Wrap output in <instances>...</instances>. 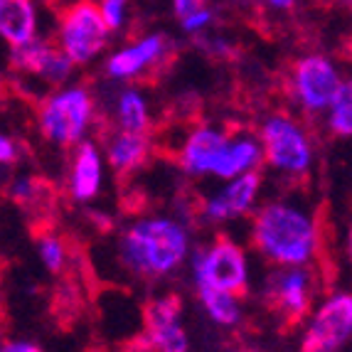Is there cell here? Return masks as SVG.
Listing matches in <instances>:
<instances>
[{
    "label": "cell",
    "mask_w": 352,
    "mask_h": 352,
    "mask_svg": "<svg viewBox=\"0 0 352 352\" xmlns=\"http://www.w3.org/2000/svg\"><path fill=\"white\" fill-rule=\"evenodd\" d=\"M192 236L185 222L170 214H148L118 234L113 258L135 281H163L175 276L188 261Z\"/></svg>",
    "instance_id": "6da1fadb"
},
{
    "label": "cell",
    "mask_w": 352,
    "mask_h": 352,
    "mask_svg": "<svg viewBox=\"0 0 352 352\" xmlns=\"http://www.w3.org/2000/svg\"><path fill=\"white\" fill-rule=\"evenodd\" d=\"M249 239L254 252L271 266H313L323 247L316 214L300 202L281 197L256 205Z\"/></svg>",
    "instance_id": "7a4b0ae2"
},
{
    "label": "cell",
    "mask_w": 352,
    "mask_h": 352,
    "mask_svg": "<svg viewBox=\"0 0 352 352\" xmlns=\"http://www.w3.org/2000/svg\"><path fill=\"white\" fill-rule=\"evenodd\" d=\"M96 124V99L87 87H62L37 104V131L42 141L69 151L87 141Z\"/></svg>",
    "instance_id": "3957f363"
},
{
    "label": "cell",
    "mask_w": 352,
    "mask_h": 352,
    "mask_svg": "<svg viewBox=\"0 0 352 352\" xmlns=\"http://www.w3.org/2000/svg\"><path fill=\"white\" fill-rule=\"evenodd\" d=\"M258 143L264 163L278 175L300 180L313 170L316 143L308 129L291 113H269L258 129Z\"/></svg>",
    "instance_id": "277c9868"
},
{
    "label": "cell",
    "mask_w": 352,
    "mask_h": 352,
    "mask_svg": "<svg viewBox=\"0 0 352 352\" xmlns=\"http://www.w3.org/2000/svg\"><path fill=\"white\" fill-rule=\"evenodd\" d=\"M188 258L195 286H210L234 296L249 291V256L232 236L217 234L202 247L190 249Z\"/></svg>",
    "instance_id": "5b68a950"
},
{
    "label": "cell",
    "mask_w": 352,
    "mask_h": 352,
    "mask_svg": "<svg viewBox=\"0 0 352 352\" xmlns=\"http://www.w3.org/2000/svg\"><path fill=\"white\" fill-rule=\"evenodd\" d=\"M106 45H109V28L94 0H76L59 12L57 47L74 67L89 65L104 52Z\"/></svg>",
    "instance_id": "8992f818"
},
{
    "label": "cell",
    "mask_w": 352,
    "mask_h": 352,
    "mask_svg": "<svg viewBox=\"0 0 352 352\" xmlns=\"http://www.w3.org/2000/svg\"><path fill=\"white\" fill-rule=\"evenodd\" d=\"M318 278L311 266H274L264 281V303L288 325L300 323L313 311Z\"/></svg>",
    "instance_id": "52a82bcc"
},
{
    "label": "cell",
    "mask_w": 352,
    "mask_h": 352,
    "mask_svg": "<svg viewBox=\"0 0 352 352\" xmlns=\"http://www.w3.org/2000/svg\"><path fill=\"white\" fill-rule=\"evenodd\" d=\"M342 87V76L325 54H303L288 69V94L305 113H323Z\"/></svg>",
    "instance_id": "ba28073f"
},
{
    "label": "cell",
    "mask_w": 352,
    "mask_h": 352,
    "mask_svg": "<svg viewBox=\"0 0 352 352\" xmlns=\"http://www.w3.org/2000/svg\"><path fill=\"white\" fill-rule=\"evenodd\" d=\"M352 335L350 294H333L313 311L303 330L300 352H340Z\"/></svg>",
    "instance_id": "9c48e42d"
},
{
    "label": "cell",
    "mask_w": 352,
    "mask_h": 352,
    "mask_svg": "<svg viewBox=\"0 0 352 352\" xmlns=\"http://www.w3.org/2000/svg\"><path fill=\"white\" fill-rule=\"evenodd\" d=\"M182 300L175 294L153 296L143 303V350L188 352V330L182 325Z\"/></svg>",
    "instance_id": "30bf717a"
},
{
    "label": "cell",
    "mask_w": 352,
    "mask_h": 352,
    "mask_svg": "<svg viewBox=\"0 0 352 352\" xmlns=\"http://www.w3.org/2000/svg\"><path fill=\"white\" fill-rule=\"evenodd\" d=\"M264 185V175L258 170L244 173L224 182V188L212 192L200 205V217L210 224H224L232 219L249 217L256 210L258 192Z\"/></svg>",
    "instance_id": "8fae6325"
},
{
    "label": "cell",
    "mask_w": 352,
    "mask_h": 352,
    "mask_svg": "<svg viewBox=\"0 0 352 352\" xmlns=\"http://www.w3.org/2000/svg\"><path fill=\"white\" fill-rule=\"evenodd\" d=\"M173 59V42L165 35H148L131 45V47L118 50L116 54L106 62V74L111 79H141L148 74H158L163 67L170 65Z\"/></svg>",
    "instance_id": "7c38bea8"
},
{
    "label": "cell",
    "mask_w": 352,
    "mask_h": 352,
    "mask_svg": "<svg viewBox=\"0 0 352 352\" xmlns=\"http://www.w3.org/2000/svg\"><path fill=\"white\" fill-rule=\"evenodd\" d=\"M10 69L18 72V74L37 76V79H45L52 87H59L72 76L74 65L57 45L35 37V40L20 45V47H12Z\"/></svg>",
    "instance_id": "4fadbf2b"
},
{
    "label": "cell",
    "mask_w": 352,
    "mask_h": 352,
    "mask_svg": "<svg viewBox=\"0 0 352 352\" xmlns=\"http://www.w3.org/2000/svg\"><path fill=\"white\" fill-rule=\"evenodd\" d=\"M229 141V131L219 126H195L177 151V165L190 177H212V170Z\"/></svg>",
    "instance_id": "5bb4252c"
},
{
    "label": "cell",
    "mask_w": 352,
    "mask_h": 352,
    "mask_svg": "<svg viewBox=\"0 0 352 352\" xmlns=\"http://www.w3.org/2000/svg\"><path fill=\"white\" fill-rule=\"evenodd\" d=\"M153 155L151 133L109 129L104 138V160L118 177H131L143 170Z\"/></svg>",
    "instance_id": "9a60e30c"
},
{
    "label": "cell",
    "mask_w": 352,
    "mask_h": 352,
    "mask_svg": "<svg viewBox=\"0 0 352 352\" xmlns=\"http://www.w3.org/2000/svg\"><path fill=\"white\" fill-rule=\"evenodd\" d=\"M101 188H104V155L96 143L82 141L74 146L72 155L69 177H67L69 197L79 205H87L99 197Z\"/></svg>",
    "instance_id": "2e32d148"
},
{
    "label": "cell",
    "mask_w": 352,
    "mask_h": 352,
    "mask_svg": "<svg viewBox=\"0 0 352 352\" xmlns=\"http://www.w3.org/2000/svg\"><path fill=\"white\" fill-rule=\"evenodd\" d=\"M261 163H264V155H261V143L256 135L247 133V131H229V141L212 170V177L232 180L244 173L258 170Z\"/></svg>",
    "instance_id": "e0dca14e"
},
{
    "label": "cell",
    "mask_w": 352,
    "mask_h": 352,
    "mask_svg": "<svg viewBox=\"0 0 352 352\" xmlns=\"http://www.w3.org/2000/svg\"><path fill=\"white\" fill-rule=\"evenodd\" d=\"M35 35L37 15L32 0H0V37L10 47H20L35 40Z\"/></svg>",
    "instance_id": "ac0fdd59"
},
{
    "label": "cell",
    "mask_w": 352,
    "mask_h": 352,
    "mask_svg": "<svg viewBox=\"0 0 352 352\" xmlns=\"http://www.w3.org/2000/svg\"><path fill=\"white\" fill-rule=\"evenodd\" d=\"M113 129L133 131V133H151L153 131V116L148 99L138 89H124L116 96L113 106Z\"/></svg>",
    "instance_id": "d6986e66"
},
{
    "label": "cell",
    "mask_w": 352,
    "mask_h": 352,
    "mask_svg": "<svg viewBox=\"0 0 352 352\" xmlns=\"http://www.w3.org/2000/svg\"><path fill=\"white\" fill-rule=\"evenodd\" d=\"M195 288H197V298L205 305L212 323L222 325V328H236L241 323L244 313H241L239 296L227 294V291H217V288H210V286H195Z\"/></svg>",
    "instance_id": "ffe728a7"
},
{
    "label": "cell",
    "mask_w": 352,
    "mask_h": 352,
    "mask_svg": "<svg viewBox=\"0 0 352 352\" xmlns=\"http://www.w3.org/2000/svg\"><path fill=\"white\" fill-rule=\"evenodd\" d=\"M8 197L23 212H35L45 210L52 202L50 197V185L42 177L35 175H18L12 177V182L8 185Z\"/></svg>",
    "instance_id": "44dd1931"
},
{
    "label": "cell",
    "mask_w": 352,
    "mask_h": 352,
    "mask_svg": "<svg viewBox=\"0 0 352 352\" xmlns=\"http://www.w3.org/2000/svg\"><path fill=\"white\" fill-rule=\"evenodd\" d=\"M328 111V131L335 138H350L352 133V87L350 82H342L335 99L330 101Z\"/></svg>",
    "instance_id": "7402d4cb"
},
{
    "label": "cell",
    "mask_w": 352,
    "mask_h": 352,
    "mask_svg": "<svg viewBox=\"0 0 352 352\" xmlns=\"http://www.w3.org/2000/svg\"><path fill=\"white\" fill-rule=\"evenodd\" d=\"M37 256H40L42 266L52 271V274H62L67 269V261H69L67 244L52 232H42L37 236Z\"/></svg>",
    "instance_id": "603a6c76"
},
{
    "label": "cell",
    "mask_w": 352,
    "mask_h": 352,
    "mask_svg": "<svg viewBox=\"0 0 352 352\" xmlns=\"http://www.w3.org/2000/svg\"><path fill=\"white\" fill-rule=\"evenodd\" d=\"M101 18H104L109 32L121 30L124 25V12H126V0H101L99 3Z\"/></svg>",
    "instance_id": "cb8c5ba5"
},
{
    "label": "cell",
    "mask_w": 352,
    "mask_h": 352,
    "mask_svg": "<svg viewBox=\"0 0 352 352\" xmlns=\"http://www.w3.org/2000/svg\"><path fill=\"white\" fill-rule=\"evenodd\" d=\"M23 155V148L20 143L12 138V135L3 133L0 131V168H8V165H15Z\"/></svg>",
    "instance_id": "d4e9b609"
},
{
    "label": "cell",
    "mask_w": 352,
    "mask_h": 352,
    "mask_svg": "<svg viewBox=\"0 0 352 352\" xmlns=\"http://www.w3.org/2000/svg\"><path fill=\"white\" fill-rule=\"evenodd\" d=\"M210 20H212V10L210 8H202V10H195L190 15H185L180 20V25L185 32H200L205 25H210Z\"/></svg>",
    "instance_id": "484cf974"
},
{
    "label": "cell",
    "mask_w": 352,
    "mask_h": 352,
    "mask_svg": "<svg viewBox=\"0 0 352 352\" xmlns=\"http://www.w3.org/2000/svg\"><path fill=\"white\" fill-rule=\"evenodd\" d=\"M207 3H210V0H173V8H175V15H177V18L182 20L185 15H190V12L207 8Z\"/></svg>",
    "instance_id": "4316f807"
},
{
    "label": "cell",
    "mask_w": 352,
    "mask_h": 352,
    "mask_svg": "<svg viewBox=\"0 0 352 352\" xmlns=\"http://www.w3.org/2000/svg\"><path fill=\"white\" fill-rule=\"evenodd\" d=\"M0 352H45L37 342L32 340H6Z\"/></svg>",
    "instance_id": "83f0119b"
},
{
    "label": "cell",
    "mask_w": 352,
    "mask_h": 352,
    "mask_svg": "<svg viewBox=\"0 0 352 352\" xmlns=\"http://www.w3.org/2000/svg\"><path fill=\"white\" fill-rule=\"evenodd\" d=\"M271 6H276V8H294V0H269Z\"/></svg>",
    "instance_id": "f1b7e54d"
},
{
    "label": "cell",
    "mask_w": 352,
    "mask_h": 352,
    "mask_svg": "<svg viewBox=\"0 0 352 352\" xmlns=\"http://www.w3.org/2000/svg\"><path fill=\"white\" fill-rule=\"evenodd\" d=\"M6 342V325H3V318H0V347Z\"/></svg>",
    "instance_id": "f546056e"
}]
</instances>
